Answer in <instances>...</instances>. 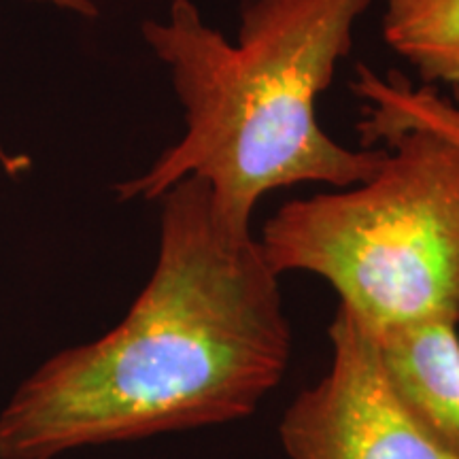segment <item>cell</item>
I'll use <instances>...</instances> for the list:
<instances>
[{"mask_svg": "<svg viewBox=\"0 0 459 459\" xmlns=\"http://www.w3.org/2000/svg\"><path fill=\"white\" fill-rule=\"evenodd\" d=\"M158 260L126 317L39 364L0 409V459H56L254 415L285 377L279 274L198 177L162 198Z\"/></svg>", "mask_w": 459, "mask_h": 459, "instance_id": "1", "label": "cell"}, {"mask_svg": "<svg viewBox=\"0 0 459 459\" xmlns=\"http://www.w3.org/2000/svg\"><path fill=\"white\" fill-rule=\"evenodd\" d=\"M372 0H243L237 41L172 0L141 32L169 68L183 107V136L156 162L115 186L117 198L156 200L187 177L211 189L220 220L251 234L255 204L274 189L368 181L385 149L342 147L319 126L317 99Z\"/></svg>", "mask_w": 459, "mask_h": 459, "instance_id": "2", "label": "cell"}, {"mask_svg": "<svg viewBox=\"0 0 459 459\" xmlns=\"http://www.w3.org/2000/svg\"><path fill=\"white\" fill-rule=\"evenodd\" d=\"M368 181L298 198L262 230L274 273H311L368 330L459 325V145L429 130L383 143Z\"/></svg>", "mask_w": 459, "mask_h": 459, "instance_id": "3", "label": "cell"}, {"mask_svg": "<svg viewBox=\"0 0 459 459\" xmlns=\"http://www.w3.org/2000/svg\"><path fill=\"white\" fill-rule=\"evenodd\" d=\"M330 368L285 411L279 438L290 459H459L434 443L387 383L375 338L338 307Z\"/></svg>", "mask_w": 459, "mask_h": 459, "instance_id": "4", "label": "cell"}, {"mask_svg": "<svg viewBox=\"0 0 459 459\" xmlns=\"http://www.w3.org/2000/svg\"><path fill=\"white\" fill-rule=\"evenodd\" d=\"M387 383L419 428L459 457V332L451 321L370 330Z\"/></svg>", "mask_w": 459, "mask_h": 459, "instance_id": "5", "label": "cell"}, {"mask_svg": "<svg viewBox=\"0 0 459 459\" xmlns=\"http://www.w3.org/2000/svg\"><path fill=\"white\" fill-rule=\"evenodd\" d=\"M353 91L368 102L358 126L366 147L385 143L404 130H429L459 145V85L449 96L434 85H412L409 77L392 71L387 77L366 65L355 66Z\"/></svg>", "mask_w": 459, "mask_h": 459, "instance_id": "6", "label": "cell"}, {"mask_svg": "<svg viewBox=\"0 0 459 459\" xmlns=\"http://www.w3.org/2000/svg\"><path fill=\"white\" fill-rule=\"evenodd\" d=\"M383 37L421 85H459V0H387Z\"/></svg>", "mask_w": 459, "mask_h": 459, "instance_id": "7", "label": "cell"}, {"mask_svg": "<svg viewBox=\"0 0 459 459\" xmlns=\"http://www.w3.org/2000/svg\"><path fill=\"white\" fill-rule=\"evenodd\" d=\"M28 3L49 4V7L73 11V13H77L82 17H96V15H99V7H96L91 0H28Z\"/></svg>", "mask_w": 459, "mask_h": 459, "instance_id": "8", "label": "cell"}, {"mask_svg": "<svg viewBox=\"0 0 459 459\" xmlns=\"http://www.w3.org/2000/svg\"><path fill=\"white\" fill-rule=\"evenodd\" d=\"M0 164H3V169L9 172V175H17V172H22L28 166V160L22 158V156H9L7 152H4L3 147H0Z\"/></svg>", "mask_w": 459, "mask_h": 459, "instance_id": "9", "label": "cell"}]
</instances>
